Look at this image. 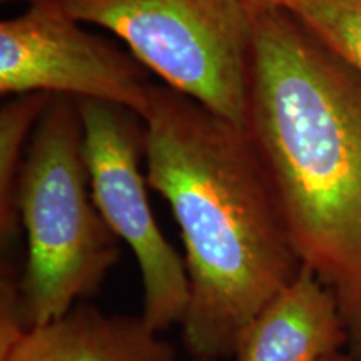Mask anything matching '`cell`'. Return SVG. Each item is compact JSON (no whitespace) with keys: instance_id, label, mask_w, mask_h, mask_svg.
<instances>
[{"instance_id":"cell-1","label":"cell","mask_w":361,"mask_h":361,"mask_svg":"<svg viewBox=\"0 0 361 361\" xmlns=\"http://www.w3.org/2000/svg\"><path fill=\"white\" fill-rule=\"evenodd\" d=\"M245 133L301 263L340 301L361 361V74L281 7H250Z\"/></svg>"},{"instance_id":"cell-2","label":"cell","mask_w":361,"mask_h":361,"mask_svg":"<svg viewBox=\"0 0 361 361\" xmlns=\"http://www.w3.org/2000/svg\"><path fill=\"white\" fill-rule=\"evenodd\" d=\"M144 123L149 188L183 236L184 346L194 360L228 358L303 263L245 129L166 84H152Z\"/></svg>"},{"instance_id":"cell-3","label":"cell","mask_w":361,"mask_h":361,"mask_svg":"<svg viewBox=\"0 0 361 361\" xmlns=\"http://www.w3.org/2000/svg\"><path fill=\"white\" fill-rule=\"evenodd\" d=\"M27 236L19 286L29 328L61 318L97 293L119 261V239L94 202L78 101L54 96L40 116L17 186Z\"/></svg>"},{"instance_id":"cell-4","label":"cell","mask_w":361,"mask_h":361,"mask_svg":"<svg viewBox=\"0 0 361 361\" xmlns=\"http://www.w3.org/2000/svg\"><path fill=\"white\" fill-rule=\"evenodd\" d=\"M128 44L162 82L245 128L252 17L245 0H61Z\"/></svg>"},{"instance_id":"cell-5","label":"cell","mask_w":361,"mask_h":361,"mask_svg":"<svg viewBox=\"0 0 361 361\" xmlns=\"http://www.w3.org/2000/svg\"><path fill=\"white\" fill-rule=\"evenodd\" d=\"M82 121V154L90 191L104 221L130 247L142 284V313L164 333L183 323L189 305L184 258L162 234L147 197L146 123L117 104L75 99Z\"/></svg>"},{"instance_id":"cell-6","label":"cell","mask_w":361,"mask_h":361,"mask_svg":"<svg viewBox=\"0 0 361 361\" xmlns=\"http://www.w3.org/2000/svg\"><path fill=\"white\" fill-rule=\"evenodd\" d=\"M80 24L61 0H32L24 13L0 22V94L96 99L144 119L152 89L147 69Z\"/></svg>"},{"instance_id":"cell-7","label":"cell","mask_w":361,"mask_h":361,"mask_svg":"<svg viewBox=\"0 0 361 361\" xmlns=\"http://www.w3.org/2000/svg\"><path fill=\"white\" fill-rule=\"evenodd\" d=\"M350 335L335 291L308 266L243 329L234 361H322L348 348Z\"/></svg>"},{"instance_id":"cell-8","label":"cell","mask_w":361,"mask_h":361,"mask_svg":"<svg viewBox=\"0 0 361 361\" xmlns=\"http://www.w3.org/2000/svg\"><path fill=\"white\" fill-rule=\"evenodd\" d=\"M0 361H176V350L142 316L106 314L78 305L29 328Z\"/></svg>"},{"instance_id":"cell-9","label":"cell","mask_w":361,"mask_h":361,"mask_svg":"<svg viewBox=\"0 0 361 361\" xmlns=\"http://www.w3.org/2000/svg\"><path fill=\"white\" fill-rule=\"evenodd\" d=\"M51 94L30 92L12 96L0 109V236L4 243L19 234L17 186L30 135L52 101Z\"/></svg>"},{"instance_id":"cell-10","label":"cell","mask_w":361,"mask_h":361,"mask_svg":"<svg viewBox=\"0 0 361 361\" xmlns=\"http://www.w3.org/2000/svg\"><path fill=\"white\" fill-rule=\"evenodd\" d=\"M361 74V0H269Z\"/></svg>"},{"instance_id":"cell-11","label":"cell","mask_w":361,"mask_h":361,"mask_svg":"<svg viewBox=\"0 0 361 361\" xmlns=\"http://www.w3.org/2000/svg\"><path fill=\"white\" fill-rule=\"evenodd\" d=\"M322 361H355L353 356H351V353L348 350H343V351H338V353L335 355H329L326 356V358L322 360Z\"/></svg>"},{"instance_id":"cell-12","label":"cell","mask_w":361,"mask_h":361,"mask_svg":"<svg viewBox=\"0 0 361 361\" xmlns=\"http://www.w3.org/2000/svg\"><path fill=\"white\" fill-rule=\"evenodd\" d=\"M250 7H266L269 0H245Z\"/></svg>"},{"instance_id":"cell-13","label":"cell","mask_w":361,"mask_h":361,"mask_svg":"<svg viewBox=\"0 0 361 361\" xmlns=\"http://www.w3.org/2000/svg\"><path fill=\"white\" fill-rule=\"evenodd\" d=\"M2 2H13V0H2Z\"/></svg>"},{"instance_id":"cell-14","label":"cell","mask_w":361,"mask_h":361,"mask_svg":"<svg viewBox=\"0 0 361 361\" xmlns=\"http://www.w3.org/2000/svg\"><path fill=\"white\" fill-rule=\"evenodd\" d=\"M194 361H204V360H194Z\"/></svg>"}]
</instances>
